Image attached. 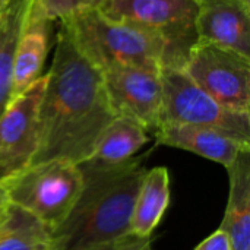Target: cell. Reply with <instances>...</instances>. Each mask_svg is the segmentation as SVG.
<instances>
[{"label":"cell","mask_w":250,"mask_h":250,"mask_svg":"<svg viewBox=\"0 0 250 250\" xmlns=\"http://www.w3.org/2000/svg\"><path fill=\"white\" fill-rule=\"evenodd\" d=\"M170 196L168 170L166 167L146 170L136 195L129 236L151 239L170 205Z\"/></svg>","instance_id":"obj_15"},{"label":"cell","mask_w":250,"mask_h":250,"mask_svg":"<svg viewBox=\"0 0 250 250\" xmlns=\"http://www.w3.org/2000/svg\"><path fill=\"white\" fill-rule=\"evenodd\" d=\"M0 186L7 204L23 209L53 233L79 199L83 177L79 166L51 160L28 166Z\"/></svg>","instance_id":"obj_4"},{"label":"cell","mask_w":250,"mask_h":250,"mask_svg":"<svg viewBox=\"0 0 250 250\" xmlns=\"http://www.w3.org/2000/svg\"><path fill=\"white\" fill-rule=\"evenodd\" d=\"M201 0H105L107 16L132 25L155 38L166 53L164 67L185 66L196 44V16Z\"/></svg>","instance_id":"obj_5"},{"label":"cell","mask_w":250,"mask_h":250,"mask_svg":"<svg viewBox=\"0 0 250 250\" xmlns=\"http://www.w3.org/2000/svg\"><path fill=\"white\" fill-rule=\"evenodd\" d=\"M196 42L218 45L250 57V0H201Z\"/></svg>","instance_id":"obj_10"},{"label":"cell","mask_w":250,"mask_h":250,"mask_svg":"<svg viewBox=\"0 0 250 250\" xmlns=\"http://www.w3.org/2000/svg\"><path fill=\"white\" fill-rule=\"evenodd\" d=\"M195 250H231L230 240L223 229H218L208 236Z\"/></svg>","instance_id":"obj_19"},{"label":"cell","mask_w":250,"mask_h":250,"mask_svg":"<svg viewBox=\"0 0 250 250\" xmlns=\"http://www.w3.org/2000/svg\"><path fill=\"white\" fill-rule=\"evenodd\" d=\"M148 142V132L139 123L125 116H116L104 129L92 155L79 166L108 168L125 164Z\"/></svg>","instance_id":"obj_14"},{"label":"cell","mask_w":250,"mask_h":250,"mask_svg":"<svg viewBox=\"0 0 250 250\" xmlns=\"http://www.w3.org/2000/svg\"><path fill=\"white\" fill-rule=\"evenodd\" d=\"M151 152L108 168L79 166L83 188L69 217L51 233V250H86L127 237Z\"/></svg>","instance_id":"obj_2"},{"label":"cell","mask_w":250,"mask_h":250,"mask_svg":"<svg viewBox=\"0 0 250 250\" xmlns=\"http://www.w3.org/2000/svg\"><path fill=\"white\" fill-rule=\"evenodd\" d=\"M120 250H154L151 239H138L127 236L120 240Z\"/></svg>","instance_id":"obj_20"},{"label":"cell","mask_w":250,"mask_h":250,"mask_svg":"<svg viewBox=\"0 0 250 250\" xmlns=\"http://www.w3.org/2000/svg\"><path fill=\"white\" fill-rule=\"evenodd\" d=\"M183 70L223 107L250 113V57L218 45L196 42Z\"/></svg>","instance_id":"obj_7"},{"label":"cell","mask_w":250,"mask_h":250,"mask_svg":"<svg viewBox=\"0 0 250 250\" xmlns=\"http://www.w3.org/2000/svg\"><path fill=\"white\" fill-rule=\"evenodd\" d=\"M227 173L230 192L220 229L226 231L231 250H250V149L239 154Z\"/></svg>","instance_id":"obj_13"},{"label":"cell","mask_w":250,"mask_h":250,"mask_svg":"<svg viewBox=\"0 0 250 250\" xmlns=\"http://www.w3.org/2000/svg\"><path fill=\"white\" fill-rule=\"evenodd\" d=\"M0 250H51V230L7 204L0 215Z\"/></svg>","instance_id":"obj_16"},{"label":"cell","mask_w":250,"mask_h":250,"mask_svg":"<svg viewBox=\"0 0 250 250\" xmlns=\"http://www.w3.org/2000/svg\"><path fill=\"white\" fill-rule=\"evenodd\" d=\"M160 75L163 83L161 125L212 127L250 144V113L223 107L202 91L182 67H163Z\"/></svg>","instance_id":"obj_6"},{"label":"cell","mask_w":250,"mask_h":250,"mask_svg":"<svg viewBox=\"0 0 250 250\" xmlns=\"http://www.w3.org/2000/svg\"><path fill=\"white\" fill-rule=\"evenodd\" d=\"M3 209H4V208H3ZM1 212H3V211H0V215H1Z\"/></svg>","instance_id":"obj_24"},{"label":"cell","mask_w":250,"mask_h":250,"mask_svg":"<svg viewBox=\"0 0 250 250\" xmlns=\"http://www.w3.org/2000/svg\"><path fill=\"white\" fill-rule=\"evenodd\" d=\"M45 76L38 149L31 164L63 160L79 166L92 155L116 113L103 72L78 48L63 22H59L53 63Z\"/></svg>","instance_id":"obj_1"},{"label":"cell","mask_w":250,"mask_h":250,"mask_svg":"<svg viewBox=\"0 0 250 250\" xmlns=\"http://www.w3.org/2000/svg\"><path fill=\"white\" fill-rule=\"evenodd\" d=\"M45 73L19 97L12 100L0 116V183L25 170L34 160L40 139V104Z\"/></svg>","instance_id":"obj_8"},{"label":"cell","mask_w":250,"mask_h":250,"mask_svg":"<svg viewBox=\"0 0 250 250\" xmlns=\"http://www.w3.org/2000/svg\"><path fill=\"white\" fill-rule=\"evenodd\" d=\"M78 48L101 72L110 67H141L160 72L164 47L144 31L107 16L100 7L60 19Z\"/></svg>","instance_id":"obj_3"},{"label":"cell","mask_w":250,"mask_h":250,"mask_svg":"<svg viewBox=\"0 0 250 250\" xmlns=\"http://www.w3.org/2000/svg\"><path fill=\"white\" fill-rule=\"evenodd\" d=\"M160 72L141 67L103 70L105 92L116 116L135 120L148 133H155L161 126L163 83Z\"/></svg>","instance_id":"obj_9"},{"label":"cell","mask_w":250,"mask_h":250,"mask_svg":"<svg viewBox=\"0 0 250 250\" xmlns=\"http://www.w3.org/2000/svg\"><path fill=\"white\" fill-rule=\"evenodd\" d=\"M12 0H0V15L3 13V10L9 6V3H10Z\"/></svg>","instance_id":"obj_23"},{"label":"cell","mask_w":250,"mask_h":250,"mask_svg":"<svg viewBox=\"0 0 250 250\" xmlns=\"http://www.w3.org/2000/svg\"><path fill=\"white\" fill-rule=\"evenodd\" d=\"M158 145L189 151L202 158L230 167L242 151L250 149L243 142L226 132L189 125H161L154 133Z\"/></svg>","instance_id":"obj_11"},{"label":"cell","mask_w":250,"mask_h":250,"mask_svg":"<svg viewBox=\"0 0 250 250\" xmlns=\"http://www.w3.org/2000/svg\"><path fill=\"white\" fill-rule=\"evenodd\" d=\"M86 250H120V240L114 242V243H107V245L95 246V248H91V249Z\"/></svg>","instance_id":"obj_21"},{"label":"cell","mask_w":250,"mask_h":250,"mask_svg":"<svg viewBox=\"0 0 250 250\" xmlns=\"http://www.w3.org/2000/svg\"><path fill=\"white\" fill-rule=\"evenodd\" d=\"M105 0H31L28 19L59 22L73 13L101 7Z\"/></svg>","instance_id":"obj_18"},{"label":"cell","mask_w":250,"mask_h":250,"mask_svg":"<svg viewBox=\"0 0 250 250\" xmlns=\"http://www.w3.org/2000/svg\"><path fill=\"white\" fill-rule=\"evenodd\" d=\"M7 205V202H6V198H4V193H3V189H1V186H0V211H3V208Z\"/></svg>","instance_id":"obj_22"},{"label":"cell","mask_w":250,"mask_h":250,"mask_svg":"<svg viewBox=\"0 0 250 250\" xmlns=\"http://www.w3.org/2000/svg\"><path fill=\"white\" fill-rule=\"evenodd\" d=\"M51 26L53 22L26 18L15 48L10 101L42 76V69L50 51Z\"/></svg>","instance_id":"obj_12"},{"label":"cell","mask_w":250,"mask_h":250,"mask_svg":"<svg viewBox=\"0 0 250 250\" xmlns=\"http://www.w3.org/2000/svg\"><path fill=\"white\" fill-rule=\"evenodd\" d=\"M31 0H12L0 15V116L10 103L13 57Z\"/></svg>","instance_id":"obj_17"}]
</instances>
